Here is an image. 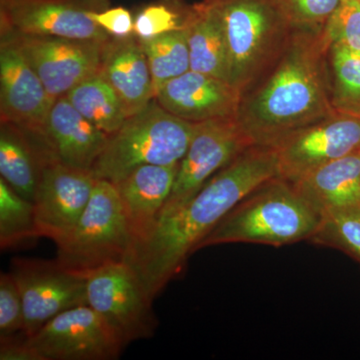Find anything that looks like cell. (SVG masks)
<instances>
[{
    "instance_id": "4316f807",
    "label": "cell",
    "mask_w": 360,
    "mask_h": 360,
    "mask_svg": "<svg viewBox=\"0 0 360 360\" xmlns=\"http://www.w3.org/2000/svg\"><path fill=\"white\" fill-rule=\"evenodd\" d=\"M310 243L347 253L360 264V206L322 215Z\"/></svg>"
},
{
    "instance_id": "30bf717a",
    "label": "cell",
    "mask_w": 360,
    "mask_h": 360,
    "mask_svg": "<svg viewBox=\"0 0 360 360\" xmlns=\"http://www.w3.org/2000/svg\"><path fill=\"white\" fill-rule=\"evenodd\" d=\"M278 176L297 181L329 162L360 151V117L338 112L283 137L271 146Z\"/></svg>"
},
{
    "instance_id": "d6a6232c",
    "label": "cell",
    "mask_w": 360,
    "mask_h": 360,
    "mask_svg": "<svg viewBox=\"0 0 360 360\" xmlns=\"http://www.w3.org/2000/svg\"><path fill=\"white\" fill-rule=\"evenodd\" d=\"M0 359L1 360H44L39 350L25 340L11 338H0Z\"/></svg>"
},
{
    "instance_id": "7402d4cb",
    "label": "cell",
    "mask_w": 360,
    "mask_h": 360,
    "mask_svg": "<svg viewBox=\"0 0 360 360\" xmlns=\"http://www.w3.org/2000/svg\"><path fill=\"white\" fill-rule=\"evenodd\" d=\"M42 161L28 135L11 123L0 127V174L16 193L34 201Z\"/></svg>"
},
{
    "instance_id": "277c9868",
    "label": "cell",
    "mask_w": 360,
    "mask_h": 360,
    "mask_svg": "<svg viewBox=\"0 0 360 360\" xmlns=\"http://www.w3.org/2000/svg\"><path fill=\"white\" fill-rule=\"evenodd\" d=\"M224 26L229 82L246 91L278 60L293 26L278 0H205Z\"/></svg>"
},
{
    "instance_id": "83f0119b",
    "label": "cell",
    "mask_w": 360,
    "mask_h": 360,
    "mask_svg": "<svg viewBox=\"0 0 360 360\" xmlns=\"http://www.w3.org/2000/svg\"><path fill=\"white\" fill-rule=\"evenodd\" d=\"M191 6L176 0H163L148 4L134 18L135 37L149 40L167 32L184 30Z\"/></svg>"
},
{
    "instance_id": "d6986e66",
    "label": "cell",
    "mask_w": 360,
    "mask_h": 360,
    "mask_svg": "<svg viewBox=\"0 0 360 360\" xmlns=\"http://www.w3.org/2000/svg\"><path fill=\"white\" fill-rule=\"evenodd\" d=\"M98 72L122 99L129 116L155 98L148 58L134 34L124 39L110 37L106 41Z\"/></svg>"
},
{
    "instance_id": "8992f818",
    "label": "cell",
    "mask_w": 360,
    "mask_h": 360,
    "mask_svg": "<svg viewBox=\"0 0 360 360\" xmlns=\"http://www.w3.org/2000/svg\"><path fill=\"white\" fill-rule=\"evenodd\" d=\"M131 238L115 184L97 179L89 205L70 238L58 245V264L87 276L104 265L125 262Z\"/></svg>"
},
{
    "instance_id": "603a6c76",
    "label": "cell",
    "mask_w": 360,
    "mask_h": 360,
    "mask_svg": "<svg viewBox=\"0 0 360 360\" xmlns=\"http://www.w3.org/2000/svg\"><path fill=\"white\" fill-rule=\"evenodd\" d=\"M65 97L78 112L108 135L129 117L122 99L99 72L75 85Z\"/></svg>"
},
{
    "instance_id": "ac0fdd59",
    "label": "cell",
    "mask_w": 360,
    "mask_h": 360,
    "mask_svg": "<svg viewBox=\"0 0 360 360\" xmlns=\"http://www.w3.org/2000/svg\"><path fill=\"white\" fill-rule=\"evenodd\" d=\"M179 167V163L141 165L115 184L131 238L130 250L148 240L155 231Z\"/></svg>"
},
{
    "instance_id": "4dcf8cb0",
    "label": "cell",
    "mask_w": 360,
    "mask_h": 360,
    "mask_svg": "<svg viewBox=\"0 0 360 360\" xmlns=\"http://www.w3.org/2000/svg\"><path fill=\"white\" fill-rule=\"evenodd\" d=\"M25 310L18 283L11 272L0 276V338L23 333Z\"/></svg>"
},
{
    "instance_id": "2e32d148",
    "label": "cell",
    "mask_w": 360,
    "mask_h": 360,
    "mask_svg": "<svg viewBox=\"0 0 360 360\" xmlns=\"http://www.w3.org/2000/svg\"><path fill=\"white\" fill-rule=\"evenodd\" d=\"M27 135L40 158L87 170L96 165L110 136L78 112L65 96L54 101L41 134Z\"/></svg>"
},
{
    "instance_id": "ffe728a7",
    "label": "cell",
    "mask_w": 360,
    "mask_h": 360,
    "mask_svg": "<svg viewBox=\"0 0 360 360\" xmlns=\"http://www.w3.org/2000/svg\"><path fill=\"white\" fill-rule=\"evenodd\" d=\"M292 184L321 217L360 206V151L317 168Z\"/></svg>"
},
{
    "instance_id": "44dd1931",
    "label": "cell",
    "mask_w": 360,
    "mask_h": 360,
    "mask_svg": "<svg viewBox=\"0 0 360 360\" xmlns=\"http://www.w3.org/2000/svg\"><path fill=\"white\" fill-rule=\"evenodd\" d=\"M191 70L229 82V52L224 26L207 1L191 6L186 25Z\"/></svg>"
},
{
    "instance_id": "9a60e30c",
    "label": "cell",
    "mask_w": 360,
    "mask_h": 360,
    "mask_svg": "<svg viewBox=\"0 0 360 360\" xmlns=\"http://www.w3.org/2000/svg\"><path fill=\"white\" fill-rule=\"evenodd\" d=\"M15 35L26 58L53 101L65 96L75 85L98 72L106 44L65 37Z\"/></svg>"
},
{
    "instance_id": "8fae6325",
    "label": "cell",
    "mask_w": 360,
    "mask_h": 360,
    "mask_svg": "<svg viewBox=\"0 0 360 360\" xmlns=\"http://www.w3.org/2000/svg\"><path fill=\"white\" fill-rule=\"evenodd\" d=\"M11 274L18 283L25 310L23 335L30 338L56 315L89 305L86 276L65 269L58 260L14 258Z\"/></svg>"
},
{
    "instance_id": "4fadbf2b",
    "label": "cell",
    "mask_w": 360,
    "mask_h": 360,
    "mask_svg": "<svg viewBox=\"0 0 360 360\" xmlns=\"http://www.w3.org/2000/svg\"><path fill=\"white\" fill-rule=\"evenodd\" d=\"M34 208L40 238L56 245L66 240L77 226L94 193L97 179L91 170L41 160Z\"/></svg>"
},
{
    "instance_id": "9c48e42d",
    "label": "cell",
    "mask_w": 360,
    "mask_h": 360,
    "mask_svg": "<svg viewBox=\"0 0 360 360\" xmlns=\"http://www.w3.org/2000/svg\"><path fill=\"white\" fill-rule=\"evenodd\" d=\"M108 7L110 0H0V32L108 41L91 13Z\"/></svg>"
},
{
    "instance_id": "d4e9b609",
    "label": "cell",
    "mask_w": 360,
    "mask_h": 360,
    "mask_svg": "<svg viewBox=\"0 0 360 360\" xmlns=\"http://www.w3.org/2000/svg\"><path fill=\"white\" fill-rule=\"evenodd\" d=\"M331 101L338 112L360 117V54L340 44L328 52Z\"/></svg>"
},
{
    "instance_id": "7c38bea8",
    "label": "cell",
    "mask_w": 360,
    "mask_h": 360,
    "mask_svg": "<svg viewBox=\"0 0 360 360\" xmlns=\"http://www.w3.org/2000/svg\"><path fill=\"white\" fill-rule=\"evenodd\" d=\"M26 338L44 360L116 359L125 347L89 305L61 312Z\"/></svg>"
},
{
    "instance_id": "cb8c5ba5",
    "label": "cell",
    "mask_w": 360,
    "mask_h": 360,
    "mask_svg": "<svg viewBox=\"0 0 360 360\" xmlns=\"http://www.w3.org/2000/svg\"><path fill=\"white\" fill-rule=\"evenodd\" d=\"M141 42L148 58L155 92L168 80L191 70V53L186 30H174Z\"/></svg>"
},
{
    "instance_id": "5b68a950",
    "label": "cell",
    "mask_w": 360,
    "mask_h": 360,
    "mask_svg": "<svg viewBox=\"0 0 360 360\" xmlns=\"http://www.w3.org/2000/svg\"><path fill=\"white\" fill-rule=\"evenodd\" d=\"M195 127L196 123L168 112L153 98L108 136L91 172L97 179L115 184L141 165H179Z\"/></svg>"
},
{
    "instance_id": "6da1fadb",
    "label": "cell",
    "mask_w": 360,
    "mask_h": 360,
    "mask_svg": "<svg viewBox=\"0 0 360 360\" xmlns=\"http://www.w3.org/2000/svg\"><path fill=\"white\" fill-rule=\"evenodd\" d=\"M278 176L276 150L251 146L217 172L186 205L158 221L148 240L130 250L125 262L151 300L179 276L189 255L239 201Z\"/></svg>"
},
{
    "instance_id": "e0dca14e",
    "label": "cell",
    "mask_w": 360,
    "mask_h": 360,
    "mask_svg": "<svg viewBox=\"0 0 360 360\" xmlns=\"http://www.w3.org/2000/svg\"><path fill=\"white\" fill-rule=\"evenodd\" d=\"M240 98L229 82L191 70L161 85L155 96L168 112L193 123L236 117Z\"/></svg>"
},
{
    "instance_id": "f1b7e54d",
    "label": "cell",
    "mask_w": 360,
    "mask_h": 360,
    "mask_svg": "<svg viewBox=\"0 0 360 360\" xmlns=\"http://www.w3.org/2000/svg\"><path fill=\"white\" fill-rule=\"evenodd\" d=\"M331 44L360 54V0H341L323 27Z\"/></svg>"
},
{
    "instance_id": "ba28073f",
    "label": "cell",
    "mask_w": 360,
    "mask_h": 360,
    "mask_svg": "<svg viewBox=\"0 0 360 360\" xmlns=\"http://www.w3.org/2000/svg\"><path fill=\"white\" fill-rule=\"evenodd\" d=\"M251 146L236 117L196 123L195 132L180 160L172 193L160 220L176 212L213 175Z\"/></svg>"
},
{
    "instance_id": "484cf974",
    "label": "cell",
    "mask_w": 360,
    "mask_h": 360,
    "mask_svg": "<svg viewBox=\"0 0 360 360\" xmlns=\"http://www.w3.org/2000/svg\"><path fill=\"white\" fill-rule=\"evenodd\" d=\"M40 238L34 203L16 193L0 179V246L8 250L28 239Z\"/></svg>"
},
{
    "instance_id": "52a82bcc",
    "label": "cell",
    "mask_w": 360,
    "mask_h": 360,
    "mask_svg": "<svg viewBox=\"0 0 360 360\" xmlns=\"http://www.w3.org/2000/svg\"><path fill=\"white\" fill-rule=\"evenodd\" d=\"M85 276L89 307L125 345L153 338L158 328L153 300L127 262L104 265Z\"/></svg>"
},
{
    "instance_id": "3957f363",
    "label": "cell",
    "mask_w": 360,
    "mask_h": 360,
    "mask_svg": "<svg viewBox=\"0 0 360 360\" xmlns=\"http://www.w3.org/2000/svg\"><path fill=\"white\" fill-rule=\"evenodd\" d=\"M321 219L291 182L276 176L239 201L201 240L196 251L227 243L277 248L309 241Z\"/></svg>"
},
{
    "instance_id": "f546056e",
    "label": "cell",
    "mask_w": 360,
    "mask_h": 360,
    "mask_svg": "<svg viewBox=\"0 0 360 360\" xmlns=\"http://www.w3.org/2000/svg\"><path fill=\"white\" fill-rule=\"evenodd\" d=\"M295 28L321 30L341 0H278Z\"/></svg>"
},
{
    "instance_id": "7a4b0ae2",
    "label": "cell",
    "mask_w": 360,
    "mask_h": 360,
    "mask_svg": "<svg viewBox=\"0 0 360 360\" xmlns=\"http://www.w3.org/2000/svg\"><path fill=\"white\" fill-rule=\"evenodd\" d=\"M329 47L323 28L293 27L278 60L241 94L236 120L252 146H276L296 130L335 115Z\"/></svg>"
},
{
    "instance_id": "1f68e13d",
    "label": "cell",
    "mask_w": 360,
    "mask_h": 360,
    "mask_svg": "<svg viewBox=\"0 0 360 360\" xmlns=\"http://www.w3.org/2000/svg\"><path fill=\"white\" fill-rule=\"evenodd\" d=\"M92 20L110 37L124 39L134 33V16L122 6L108 7L91 13Z\"/></svg>"
},
{
    "instance_id": "5bb4252c",
    "label": "cell",
    "mask_w": 360,
    "mask_h": 360,
    "mask_svg": "<svg viewBox=\"0 0 360 360\" xmlns=\"http://www.w3.org/2000/svg\"><path fill=\"white\" fill-rule=\"evenodd\" d=\"M0 33V120L37 136L54 101L23 53L18 37Z\"/></svg>"
}]
</instances>
